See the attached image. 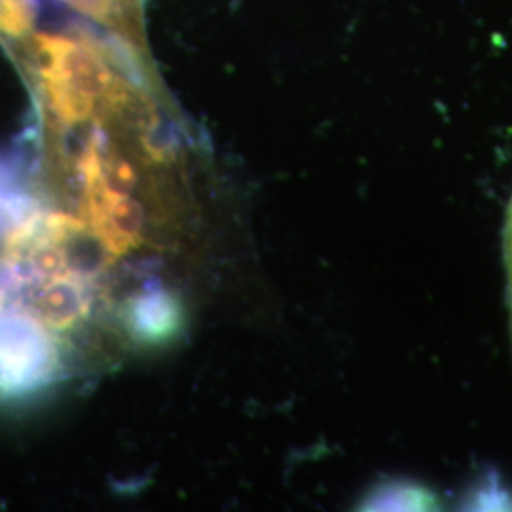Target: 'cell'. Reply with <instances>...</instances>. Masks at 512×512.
Masks as SVG:
<instances>
[{
  "label": "cell",
  "instance_id": "1",
  "mask_svg": "<svg viewBox=\"0 0 512 512\" xmlns=\"http://www.w3.org/2000/svg\"><path fill=\"white\" fill-rule=\"evenodd\" d=\"M37 50L55 116L65 124L88 120L114 88L107 61L84 40L63 35H38Z\"/></svg>",
  "mask_w": 512,
  "mask_h": 512
},
{
  "label": "cell",
  "instance_id": "2",
  "mask_svg": "<svg viewBox=\"0 0 512 512\" xmlns=\"http://www.w3.org/2000/svg\"><path fill=\"white\" fill-rule=\"evenodd\" d=\"M82 177L93 230L110 253H128L141 241L143 209L124 190L109 183L105 160L97 145H90L82 158Z\"/></svg>",
  "mask_w": 512,
  "mask_h": 512
},
{
  "label": "cell",
  "instance_id": "3",
  "mask_svg": "<svg viewBox=\"0 0 512 512\" xmlns=\"http://www.w3.org/2000/svg\"><path fill=\"white\" fill-rule=\"evenodd\" d=\"M38 311L54 327H69L84 311V296L80 289L65 279L55 277L38 298Z\"/></svg>",
  "mask_w": 512,
  "mask_h": 512
},
{
  "label": "cell",
  "instance_id": "4",
  "mask_svg": "<svg viewBox=\"0 0 512 512\" xmlns=\"http://www.w3.org/2000/svg\"><path fill=\"white\" fill-rule=\"evenodd\" d=\"M35 2L33 0H0V35L21 38L33 29Z\"/></svg>",
  "mask_w": 512,
  "mask_h": 512
},
{
  "label": "cell",
  "instance_id": "5",
  "mask_svg": "<svg viewBox=\"0 0 512 512\" xmlns=\"http://www.w3.org/2000/svg\"><path fill=\"white\" fill-rule=\"evenodd\" d=\"M33 264L38 274L55 277L65 266V256L57 247H40L33 253Z\"/></svg>",
  "mask_w": 512,
  "mask_h": 512
},
{
  "label": "cell",
  "instance_id": "6",
  "mask_svg": "<svg viewBox=\"0 0 512 512\" xmlns=\"http://www.w3.org/2000/svg\"><path fill=\"white\" fill-rule=\"evenodd\" d=\"M503 258L507 268V285H509V308H511V332H512V198L507 209V219L503 228Z\"/></svg>",
  "mask_w": 512,
  "mask_h": 512
}]
</instances>
